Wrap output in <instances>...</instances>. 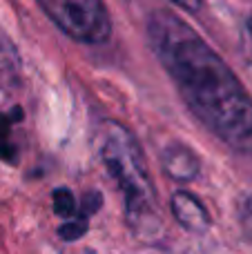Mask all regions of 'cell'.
Masks as SVG:
<instances>
[{
	"instance_id": "cell-10",
	"label": "cell",
	"mask_w": 252,
	"mask_h": 254,
	"mask_svg": "<svg viewBox=\"0 0 252 254\" xmlns=\"http://www.w3.org/2000/svg\"><path fill=\"white\" fill-rule=\"evenodd\" d=\"M98 207H101V196H98L96 192L87 194V196H85V201H83V212H80V216H85V219H87V214L96 212Z\"/></svg>"
},
{
	"instance_id": "cell-7",
	"label": "cell",
	"mask_w": 252,
	"mask_h": 254,
	"mask_svg": "<svg viewBox=\"0 0 252 254\" xmlns=\"http://www.w3.org/2000/svg\"><path fill=\"white\" fill-rule=\"evenodd\" d=\"M85 232H87V221H85V216H76V219H71L69 223H65L61 228V237L65 239V241L80 239Z\"/></svg>"
},
{
	"instance_id": "cell-11",
	"label": "cell",
	"mask_w": 252,
	"mask_h": 254,
	"mask_svg": "<svg viewBox=\"0 0 252 254\" xmlns=\"http://www.w3.org/2000/svg\"><path fill=\"white\" fill-rule=\"evenodd\" d=\"M4 56V52H2V38H0V58Z\"/></svg>"
},
{
	"instance_id": "cell-4",
	"label": "cell",
	"mask_w": 252,
	"mask_h": 254,
	"mask_svg": "<svg viewBox=\"0 0 252 254\" xmlns=\"http://www.w3.org/2000/svg\"><path fill=\"white\" fill-rule=\"evenodd\" d=\"M161 165L172 181H194L201 170L196 154L183 143H170L168 147H163Z\"/></svg>"
},
{
	"instance_id": "cell-1",
	"label": "cell",
	"mask_w": 252,
	"mask_h": 254,
	"mask_svg": "<svg viewBox=\"0 0 252 254\" xmlns=\"http://www.w3.org/2000/svg\"><path fill=\"white\" fill-rule=\"evenodd\" d=\"M147 38L201 125L230 147L252 152V96L226 61L168 9L152 11Z\"/></svg>"
},
{
	"instance_id": "cell-3",
	"label": "cell",
	"mask_w": 252,
	"mask_h": 254,
	"mask_svg": "<svg viewBox=\"0 0 252 254\" xmlns=\"http://www.w3.org/2000/svg\"><path fill=\"white\" fill-rule=\"evenodd\" d=\"M40 9L80 43H105L112 34L110 13L98 0H40Z\"/></svg>"
},
{
	"instance_id": "cell-6",
	"label": "cell",
	"mask_w": 252,
	"mask_h": 254,
	"mask_svg": "<svg viewBox=\"0 0 252 254\" xmlns=\"http://www.w3.org/2000/svg\"><path fill=\"white\" fill-rule=\"evenodd\" d=\"M52 201H54V210H56L58 216H63V219H76V201H74V194L67 188L54 190Z\"/></svg>"
},
{
	"instance_id": "cell-8",
	"label": "cell",
	"mask_w": 252,
	"mask_h": 254,
	"mask_svg": "<svg viewBox=\"0 0 252 254\" xmlns=\"http://www.w3.org/2000/svg\"><path fill=\"white\" fill-rule=\"evenodd\" d=\"M241 228H244L246 237L252 241V194H248L241 203Z\"/></svg>"
},
{
	"instance_id": "cell-9",
	"label": "cell",
	"mask_w": 252,
	"mask_h": 254,
	"mask_svg": "<svg viewBox=\"0 0 252 254\" xmlns=\"http://www.w3.org/2000/svg\"><path fill=\"white\" fill-rule=\"evenodd\" d=\"M241 47H244V56L246 61L252 65V11L250 16L246 18V25H244V36H241Z\"/></svg>"
},
{
	"instance_id": "cell-5",
	"label": "cell",
	"mask_w": 252,
	"mask_h": 254,
	"mask_svg": "<svg viewBox=\"0 0 252 254\" xmlns=\"http://www.w3.org/2000/svg\"><path fill=\"white\" fill-rule=\"evenodd\" d=\"M172 212L179 223L190 232H205L210 228L208 210L199 198H194L188 192H177L172 196Z\"/></svg>"
},
{
	"instance_id": "cell-2",
	"label": "cell",
	"mask_w": 252,
	"mask_h": 254,
	"mask_svg": "<svg viewBox=\"0 0 252 254\" xmlns=\"http://www.w3.org/2000/svg\"><path fill=\"white\" fill-rule=\"evenodd\" d=\"M98 147L107 172L123 194L129 225L145 237L156 234L161 228L156 214V192L138 140L125 125L107 121L101 127Z\"/></svg>"
}]
</instances>
